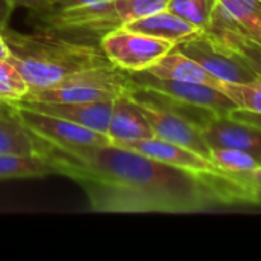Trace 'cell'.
I'll list each match as a JSON object with an SVG mask.
<instances>
[{"mask_svg":"<svg viewBox=\"0 0 261 261\" xmlns=\"http://www.w3.org/2000/svg\"><path fill=\"white\" fill-rule=\"evenodd\" d=\"M113 2L124 26L130 21L164 11L168 6V0H113Z\"/></svg>","mask_w":261,"mask_h":261,"instance_id":"cell-25","label":"cell"},{"mask_svg":"<svg viewBox=\"0 0 261 261\" xmlns=\"http://www.w3.org/2000/svg\"><path fill=\"white\" fill-rule=\"evenodd\" d=\"M9 107L11 113L38 139L63 144V145H107L112 144L110 138L104 133L95 132L92 128L83 127L80 124L40 113L14 102L5 104Z\"/></svg>","mask_w":261,"mask_h":261,"instance_id":"cell-8","label":"cell"},{"mask_svg":"<svg viewBox=\"0 0 261 261\" xmlns=\"http://www.w3.org/2000/svg\"><path fill=\"white\" fill-rule=\"evenodd\" d=\"M0 32L9 47L8 61L18 69L31 90L50 87L83 70L113 66L99 44L70 40L43 28L32 34L9 28Z\"/></svg>","mask_w":261,"mask_h":261,"instance_id":"cell-2","label":"cell"},{"mask_svg":"<svg viewBox=\"0 0 261 261\" xmlns=\"http://www.w3.org/2000/svg\"><path fill=\"white\" fill-rule=\"evenodd\" d=\"M203 32L231 54L242 58L261 78V40L237 28L219 3L216 6L211 26Z\"/></svg>","mask_w":261,"mask_h":261,"instance_id":"cell-12","label":"cell"},{"mask_svg":"<svg viewBox=\"0 0 261 261\" xmlns=\"http://www.w3.org/2000/svg\"><path fill=\"white\" fill-rule=\"evenodd\" d=\"M35 18L41 23L43 29L84 43H92L93 40L101 41L106 34L124 26L113 0L70 9H54L52 12Z\"/></svg>","mask_w":261,"mask_h":261,"instance_id":"cell-4","label":"cell"},{"mask_svg":"<svg viewBox=\"0 0 261 261\" xmlns=\"http://www.w3.org/2000/svg\"><path fill=\"white\" fill-rule=\"evenodd\" d=\"M145 72L158 78L199 83V84L211 86L214 89H219L222 83L214 75H211L205 67H202L197 61H194L193 58L180 52L176 46Z\"/></svg>","mask_w":261,"mask_h":261,"instance_id":"cell-15","label":"cell"},{"mask_svg":"<svg viewBox=\"0 0 261 261\" xmlns=\"http://www.w3.org/2000/svg\"><path fill=\"white\" fill-rule=\"evenodd\" d=\"M29 90V84L18 69L11 61L0 60V104L21 101Z\"/></svg>","mask_w":261,"mask_h":261,"instance_id":"cell-23","label":"cell"},{"mask_svg":"<svg viewBox=\"0 0 261 261\" xmlns=\"http://www.w3.org/2000/svg\"><path fill=\"white\" fill-rule=\"evenodd\" d=\"M229 118L249 124V125H255L261 128V113H254V112H248V110H242V109H236L231 113H228Z\"/></svg>","mask_w":261,"mask_h":261,"instance_id":"cell-27","label":"cell"},{"mask_svg":"<svg viewBox=\"0 0 261 261\" xmlns=\"http://www.w3.org/2000/svg\"><path fill=\"white\" fill-rule=\"evenodd\" d=\"M176 47L223 83H252L258 80L257 73L242 58L216 43L206 32H199L196 37L176 44Z\"/></svg>","mask_w":261,"mask_h":261,"instance_id":"cell-9","label":"cell"},{"mask_svg":"<svg viewBox=\"0 0 261 261\" xmlns=\"http://www.w3.org/2000/svg\"><path fill=\"white\" fill-rule=\"evenodd\" d=\"M127 75L135 89L156 93L176 102L200 107L217 115H228L237 109V106L222 90L206 84L158 78L145 70L127 72Z\"/></svg>","mask_w":261,"mask_h":261,"instance_id":"cell-6","label":"cell"},{"mask_svg":"<svg viewBox=\"0 0 261 261\" xmlns=\"http://www.w3.org/2000/svg\"><path fill=\"white\" fill-rule=\"evenodd\" d=\"M58 174L44 154H0V180Z\"/></svg>","mask_w":261,"mask_h":261,"instance_id":"cell-18","label":"cell"},{"mask_svg":"<svg viewBox=\"0 0 261 261\" xmlns=\"http://www.w3.org/2000/svg\"><path fill=\"white\" fill-rule=\"evenodd\" d=\"M107 135L113 144L154 138L148 119L132 93L121 95L113 101Z\"/></svg>","mask_w":261,"mask_h":261,"instance_id":"cell-14","label":"cell"},{"mask_svg":"<svg viewBox=\"0 0 261 261\" xmlns=\"http://www.w3.org/2000/svg\"><path fill=\"white\" fill-rule=\"evenodd\" d=\"M14 8L15 6H21V8H28L34 17H40L44 14H49L54 11V6L50 3V0H8Z\"/></svg>","mask_w":261,"mask_h":261,"instance_id":"cell-26","label":"cell"},{"mask_svg":"<svg viewBox=\"0 0 261 261\" xmlns=\"http://www.w3.org/2000/svg\"><path fill=\"white\" fill-rule=\"evenodd\" d=\"M222 90L237 109L261 113V78L252 83H220Z\"/></svg>","mask_w":261,"mask_h":261,"instance_id":"cell-22","label":"cell"},{"mask_svg":"<svg viewBox=\"0 0 261 261\" xmlns=\"http://www.w3.org/2000/svg\"><path fill=\"white\" fill-rule=\"evenodd\" d=\"M116 145L130 148L133 151H138V153H141L147 158H151L154 161H159L162 164L177 167L182 170H188V171H194V173H216L219 170L213 161H210L185 147H180L177 144H173V142H168V141H164L159 138L118 142Z\"/></svg>","mask_w":261,"mask_h":261,"instance_id":"cell-13","label":"cell"},{"mask_svg":"<svg viewBox=\"0 0 261 261\" xmlns=\"http://www.w3.org/2000/svg\"><path fill=\"white\" fill-rule=\"evenodd\" d=\"M11 104V102H9ZM14 104L46 113L50 116H57L83 127L92 128L95 132L109 133V122L112 116L113 101H102V102H50V101H29L21 99L15 101ZM109 136V135H107Z\"/></svg>","mask_w":261,"mask_h":261,"instance_id":"cell-11","label":"cell"},{"mask_svg":"<svg viewBox=\"0 0 261 261\" xmlns=\"http://www.w3.org/2000/svg\"><path fill=\"white\" fill-rule=\"evenodd\" d=\"M223 174L234 185V194L237 203L261 205V165L254 170L239 171V173L223 171Z\"/></svg>","mask_w":261,"mask_h":261,"instance_id":"cell-21","label":"cell"},{"mask_svg":"<svg viewBox=\"0 0 261 261\" xmlns=\"http://www.w3.org/2000/svg\"><path fill=\"white\" fill-rule=\"evenodd\" d=\"M174 43L153 35L118 28L106 34L99 47L107 60L124 72H144L174 49Z\"/></svg>","mask_w":261,"mask_h":261,"instance_id":"cell-5","label":"cell"},{"mask_svg":"<svg viewBox=\"0 0 261 261\" xmlns=\"http://www.w3.org/2000/svg\"><path fill=\"white\" fill-rule=\"evenodd\" d=\"M0 110V154H41L40 139L32 135L5 106Z\"/></svg>","mask_w":261,"mask_h":261,"instance_id":"cell-17","label":"cell"},{"mask_svg":"<svg viewBox=\"0 0 261 261\" xmlns=\"http://www.w3.org/2000/svg\"><path fill=\"white\" fill-rule=\"evenodd\" d=\"M203 138L211 150L234 148L252 154L261 164V128L229 118L214 115L200 125Z\"/></svg>","mask_w":261,"mask_h":261,"instance_id":"cell-10","label":"cell"},{"mask_svg":"<svg viewBox=\"0 0 261 261\" xmlns=\"http://www.w3.org/2000/svg\"><path fill=\"white\" fill-rule=\"evenodd\" d=\"M40 144V153L83 188L96 213H199L236 205L220 168L194 173L116 144Z\"/></svg>","mask_w":261,"mask_h":261,"instance_id":"cell-1","label":"cell"},{"mask_svg":"<svg viewBox=\"0 0 261 261\" xmlns=\"http://www.w3.org/2000/svg\"><path fill=\"white\" fill-rule=\"evenodd\" d=\"M124 28L136 31V32H142L147 35H153V37H158L162 40H168V41H173L174 44L190 40V38L196 37L199 32H202L196 26L185 21L182 17L176 15L174 12H171L168 9H164V11H159L148 17L130 21Z\"/></svg>","mask_w":261,"mask_h":261,"instance_id":"cell-16","label":"cell"},{"mask_svg":"<svg viewBox=\"0 0 261 261\" xmlns=\"http://www.w3.org/2000/svg\"><path fill=\"white\" fill-rule=\"evenodd\" d=\"M135 90L127 72L116 66L96 67L73 73L63 81L38 90H29L23 99L50 102H102Z\"/></svg>","mask_w":261,"mask_h":261,"instance_id":"cell-3","label":"cell"},{"mask_svg":"<svg viewBox=\"0 0 261 261\" xmlns=\"http://www.w3.org/2000/svg\"><path fill=\"white\" fill-rule=\"evenodd\" d=\"M12 11H14V6L8 0H0V31L8 28Z\"/></svg>","mask_w":261,"mask_h":261,"instance_id":"cell-29","label":"cell"},{"mask_svg":"<svg viewBox=\"0 0 261 261\" xmlns=\"http://www.w3.org/2000/svg\"><path fill=\"white\" fill-rule=\"evenodd\" d=\"M211 161L214 165L223 171L229 173H239V171H248L260 167L261 164L249 153L234 150V148H219L211 150Z\"/></svg>","mask_w":261,"mask_h":261,"instance_id":"cell-24","label":"cell"},{"mask_svg":"<svg viewBox=\"0 0 261 261\" xmlns=\"http://www.w3.org/2000/svg\"><path fill=\"white\" fill-rule=\"evenodd\" d=\"M132 96L148 119L154 132V138L185 147L211 161V148L208 147L202 128L197 124L168 109L147 92L135 89Z\"/></svg>","mask_w":261,"mask_h":261,"instance_id":"cell-7","label":"cell"},{"mask_svg":"<svg viewBox=\"0 0 261 261\" xmlns=\"http://www.w3.org/2000/svg\"><path fill=\"white\" fill-rule=\"evenodd\" d=\"M9 58V47L0 32V60H8Z\"/></svg>","mask_w":261,"mask_h":261,"instance_id":"cell-30","label":"cell"},{"mask_svg":"<svg viewBox=\"0 0 261 261\" xmlns=\"http://www.w3.org/2000/svg\"><path fill=\"white\" fill-rule=\"evenodd\" d=\"M216 6L217 0H168L167 9L203 32L211 26Z\"/></svg>","mask_w":261,"mask_h":261,"instance_id":"cell-20","label":"cell"},{"mask_svg":"<svg viewBox=\"0 0 261 261\" xmlns=\"http://www.w3.org/2000/svg\"><path fill=\"white\" fill-rule=\"evenodd\" d=\"M98 2H104V0H50L54 9H58V11L84 6V5H92V3H98Z\"/></svg>","mask_w":261,"mask_h":261,"instance_id":"cell-28","label":"cell"},{"mask_svg":"<svg viewBox=\"0 0 261 261\" xmlns=\"http://www.w3.org/2000/svg\"><path fill=\"white\" fill-rule=\"evenodd\" d=\"M231 21L261 40V0H217Z\"/></svg>","mask_w":261,"mask_h":261,"instance_id":"cell-19","label":"cell"}]
</instances>
